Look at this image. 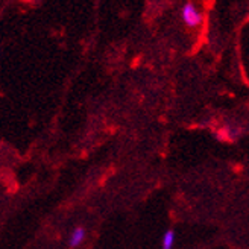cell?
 <instances>
[{
    "label": "cell",
    "mask_w": 249,
    "mask_h": 249,
    "mask_svg": "<svg viewBox=\"0 0 249 249\" xmlns=\"http://www.w3.org/2000/svg\"><path fill=\"white\" fill-rule=\"evenodd\" d=\"M217 139H219V140H230L231 137H230V134H228V129H220V131L217 132Z\"/></svg>",
    "instance_id": "cell-4"
},
{
    "label": "cell",
    "mask_w": 249,
    "mask_h": 249,
    "mask_svg": "<svg viewBox=\"0 0 249 249\" xmlns=\"http://www.w3.org/2000/svg\"><path fill=\"white\" fill-rule=\"evenodd\" d=\"M85 235H87L85 228L84 227H76L71 231V234L69 235V248L70 249L78 248L85 240Z\"/></svg>",
    "instance_id": "cell-2"
},
{
    "label": "cell",
    "mask_w": 249,
    "mask_h": 249,
    "mask_svg": "<svg viewBox=\"0 0 249 249\" xmlns=\"http://www.w3.org/2000/svg\"><path fill=\"white\" fill-rule=\"evenodd\" d=\"M181 17H182L184 24L189 28H197V26H201V23H202V12L199 11L196 8V5L192 2H187L182 6Z\"/></svg>",
    "instance_id": "cell-1"
},
{
    "label": "cell",
    "mask_w": 249,
    "mask_h": 249,
    "mask_svg": "<svg viewBox=\"0 0 249 249\" xmlns=\"http://www.w3.org/2000/svg\"><path fill=\"white\" fill-rule=\"evenodd\" d=\"M173 243H175V231L167 230L163 235V240H161V249H172Z\"/></svg>",
    "instance_id": "cell-3"
}]
</instances>
